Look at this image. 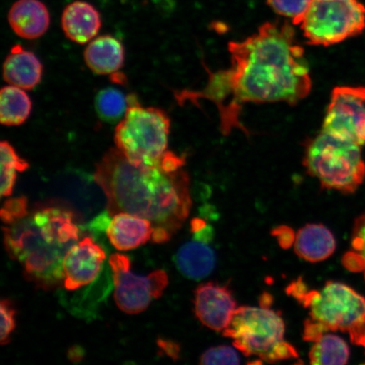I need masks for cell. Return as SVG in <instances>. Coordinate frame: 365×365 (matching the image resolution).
Returning <instances> with one entry per match:
<instances>
[{
    "label": "cell",
    "mask_w": 365,
    "mask_h": 365,
    "mask_svg": "<svg viewBox=\"0 0 365 365\" xmlns=\"http://www.w3.org/2000/svg\"><path fill=\"white\" fill-rule=\"evenodd\" d=\"M185 166V157L170 150L158 165L143 166L131 163L114 148L96 165L94 180L106 195L109 215L133 214L173 236L192 207L190 175Z\"/></svg>",
    "instance_id": "7a4b0ae2"
},
{
    "label": "cell",
    "mask_w": 365,
    "mask_h": 365,
    "mask_svg": "<svg viewBox=\"0 0 365 365\" xmlns=\"http://www.w3.org/2000/svg\"><path fill=\"white\" fill-rule=\"evenodd\" d=\"M175 261L182 276L200 280L213 272L216 266V255L207 244L195 240L181 246Z\"/></svg>",
    "instance_id": "d6986e66"
},
{
    "label": "cell",
    "mask_w": 365,
    "mask_h": 365,
    "mask_svg": "<svg viewBox=\"0 0 365 365\" xmlns=\"http://www.w3.org/2000/svg\"><path fill=\"white\" fill-rule=\"evenodd\" d=\"M61 26L68 40L86 44L93 40L101 29V16L91 4L78 0L68 4L63 10Z\"/></svg>",
    "instance_id": "9a60e30c"
},
{
    "label": "cell",
    "mask_w": 365,
    "mask_h": 365,
    "mask_svg": "<svg viewBox=\"0 0 365 365\" xmlns=\"http://www.w3.org/2000/svg\"><path fill=\"white\" fill-rule=\"evenodd\" d=\"M314 344L309 354L310 364L327 365L348 363L349 348L340 336L327 332Z\"/></svg>",
    "instance_id": "44dd1931"
},
{
    "label": "cell",
    "mask_w": 365,
    "mask_h": 365,
    "mask_svg": "<svg viewBox=\"0 0 365 365\" xmlns=\"http://www.w3.org/2000/svg\"><path fill=\"white\" fill-rule=\"evenodd\" d=\"M127 108V96L118 89L105 88L96 96L95 110L104 122L110 124L120 122L124 118Z\"/></svg>",
    "instance_id": "603a6c76"
},
{
    "label": "cell",
    "mask_w": 365,
    "mask_h": 365,
    "mask_svg": "<svg viewBox=\"0 0 365 365\" xmlns=\"http://www.w3.org/2000/svg\"><path fill=\"white\" fill-rule=\"evenodd\" d=\"M105 259L106 253L90 237L73 245L63 262L65 289L75 291L91 284L101 272Z\"/></svg>",
    "instance_id": "8fae6325"
},
{
    "label": "cell",
    "mask_w": 365,
    "mask_h": 365,
    "mask_svg": "<svg viewBox=\"0 0 365 365\" xmlns=\"http://www.w3.org/2000/svg\"><path fill=\"white\" fill-rule=\"evenodd\" d=\"M360 145L322 130L307 141L304 166L322 188L353 194L365 180Z\"/></svg>",
    "instance_id": "277c9868"
},
{
    "label": "cell",
    "mask_w": 365,
    "mask_h": 365,
    "mask_svg": "<svg viewBox=\"0 0 365 365\" xmlns=\"http://www.w3.org/2000/svg\"><path fill=\"white\" fill-rule=\"evenodd\" d=\"M222 334L234 340L235 348L245 356H257L264 362L299 357L294 346L284 339V319L269 307H239Z\"/></svg>",
    "instance_id": "52a82bcc"
},
{
    "label": "cell",
    "mask_w": 365,
    "mask_h": 365,
    "mask_svg": "<svg viewBox=\"0 0 365 365\" xmlns=\"http://www.w3.org/2000/svg\"><path fill=\"white\" fill-rule=\"evenodd\" d=\"M127 99V111L114 132L115 148L131 163L156 166L168 150L170 118L162 109L143 106L135 94Z\"/></svg>",
    "instance_id": "8992f818"
},
{
    "label": "cell",
    "mask_w": 365,
    "mask_h": 365,
    "mask_svg": "<svg viewBox=\"0 0 365 365\" xmlns=\"http://www.w3.org/2000/svg\"><path fill=\"white\" fill-rule=\"evenodd\" d=\"M1 314V345L4 346L11 341V335L16 328V309L11 300L3 299L0 303Z\"/></svg>",
    "instance_id": "83f0119b"
},
{
    "label": "cell",
    "mask_w": 365,
    "mask_h": 365,
    "mask_svg": "<svg viewBox=\"0 0 365 365\" xmlns=\"http://www.w3.org/2000/svg\"><path fill=\"white\" fill-rule=\"evenodd\" d=\"M328 332L322 324L309 318L304 322V339L307 341L314 342Z\"/></svg>",
    "instance_id": "f1b7e54d"
},
{
    "label": "cell",
    "mask_w": 365,
    "mask_h": 365,
    "mask_svg": "<svg viewBox=\"0 0 365 365\" xmlns=\"http://www.w3.org/2000/svg\"><path fill=\"white\" fill-rule=\"evenodd\" d=\"M153 1L156 2V3H159V2H162V1L170 2V0H153Z\"/></svg>",
    "instance_id": "d6a6232c"
},
{
    "label": "cell",
    "mask_w": 365,
    "mask_h": 365,
    "mask_svg": "<svg viewBox=\"0 0 365 365\" xmlns=\"http://www.w3.org/2000/svg\"><path fill=\"white\" fill-rule=\"evenodd\" d=\"M159 346L171 357L176 358L177 354H179V349H176V345L170 341H161V344H159Z\"/></svg>",
    "instance_id": "1f68e13d"
},
{
    "label": "cell",
    "mask_w": 365,
    "mask_h": 365,
    "mask_svg": "<svg viewBox=\"0 0 365 365\" xmlns=\"http://www.w3.org/2000/svg\"><path fill=\"white\" fill-rule=\"evenodd\" d=\"M33 103L26 90L8 85L0 91V122L6 126H19L29 120Z\"/></svg>",
    "instance_id": "ffe728a7"
},
{
    "label": "cell",
    "mask_w": 365,
    "mask_h": 365,
    "mask_svg": "<svg viewBox=\"0 0 365 365\" xmlns=\"http://www.w3.org/2000/svg\"><path fill=\"white\" fill-rule=\"evenodd\" d=\"M272 235L276 237L278 244L282 249H289L294 244L296 235L289 227H278L273 230Z\"/></svg>",
    "instance_id": "f546056e"
},
{
    "label": "cell",
    "mask_w": 365,
    "mask_h": 365,
    "mask_svg": "<svg viewBox=\"0 0 365 365\" xmlns=\"http://www.w3.org/2000/svg\"><path fill=\"white\" fill-rule=\"evenodd\" d=\"M27 215H29V211H27L26 196L6 200L0 211V217H1L3 222L8 226L21 220Z\"/></svg>",
    "instance_id": "4316f807"
},
{
    "label": "cell",
    "mask_w": 365,
    "mask_h": 365,
    "mask_svg": "<svg viewBox=\"0 0 365 365\" xmlns=\"http://www.w3.org/2000/svg\"><path fill=\"white\" fill-rule=\"evenodd\" d=\"M200 364H239L240 356L228 346H213L202 355Z\"/></svg>",
    "instance_id": "484cf974"
},
{
    "label": "cell",
    "mask_w": 365,
    "mask_h": 365,
    "mask_svg": "<svg viewBox=\"0 0 365 365\" xmlns=\"http://www.w3.org/2000/svg\"><path fill=\"white\" fill-rule=\"evenodd\" d=\"M106 232L114 248L127 251L147 244L152 239L153 225L148 219L120 212L113 216Z\"/></svg>",
    "instance_id": "2e32d148"
},
{
    "label": "cell",
    "mask_w": 365,
    "mask_h": 365,
    "mask_svg": "<svg viewBox=\"0 0 365 365\" xmlns=\"http://www.w3.org/2000/svg\"><path fill=\"white\" fill-rule=\"evenodd\" d=\"M195 240L202 242L205 244H209L213 239L214 232L211 226L207 225L198 232H195Z\"/></svg>",
    "instance_id": "4dcf8cb0"
},
{
    "label": "cell",
    "mask_w": 365,
    "mask_h": 365,
    "mask_svg": "<svg viewBox=\"0 0 365 365\" xmlns=\"http://www.w3.org/2000/svg\"><path fill=\"white\" fill-rule=\"evenodd\" d=\"M322 130L360 147L365 145V88L333 89Z\"/></svg>",
    "instance_id": "30bf717a"
},
{
    "label": "cell",
    "mask_w": 365,
    "mask_h": 365,
    "mask_svg": "<svg viewBox=\"0 0 365 365\" xmlns=\"http://www.w3.org/2000/svg\"><path fill=\"white\" fill-rule=\"evenodd\" d=\"M8 22L20 38L38 39L49 29L50 14L40 0H17L9 11Z\"/></svg>",
    "instance_id": "4fadbf2b"
},
{
    "label": "cell",
    "mask_w": 365,
    "mask_h": 365,
    "mask_svg": "<svg viewBox=\"0 0 365 365\" xmlns=\"http://www.w3.org/2000/svg\"><path fill=\"white\" fill-rule=\"evenodd\" d=\"M363 346V348H364V349H365V341H364V344H363V346Z\"/></svg>",
    "instance_id": "836d02e7"
},
{
    "label": "cell",
    "mask_w": 365,
    "mask_h": 365,
    "mask_svg": "<svg viewBox=\"0 0 365 365\" xmlns=\"http://www.w3.org/2000/svg\"><path fill=\"white\" fill-rule=\"evenodd\" d=\"M237 303L227 286L207 282L195 292V312L204 326L223 331L230 325L236 312Z\"/></svg>",
    "instance_id": "7c38bea8"
},
{
    "label": "cell",
    "mask_w": 365,
    "mask_h": 365,
    "mask_svg": "<svg viewBox=\"0 0 365 365\" xmlns=\"http://www.w3.org/2000/svg\"><path fill=\"white\" fill-rule=\"evenodd\" d=\"M43 66L33 52L21 44L13 46L3 65V78L9 85L34 90L42 81Z\"/></svg>",
    "instance_id": "5bb4252c"
},
{
    "label": "cell",
    "mask_w": 365,
    "mask_h": 365,
    "mask_svg": "<svg viewBox=\"0 0 365 365\" xmlns=\"http://www.w3.org/2000/svg\"><path fill=\"white\" fill-rule=\"evenodd\" d=\"M293 297L309 310V318L327 331L346 332L354 345L365 341V298L340 282L328 281L321 290H309L303 280L290 289Z\"/></svg>",
    "instance_id": "3957f363"
},
{
    "label": "cell",
    "mask_w": 365,
    "mask_h": 365,
    "mask_svg": "<svg viewBox=\"0 0 365 365\" xmlns=\"http://www.w3.org/2000/svg\"><path fill=\"white\" fill-rule=\"evenodd\" d=\"M114 284V300L123 312L137 314L145 312L153 299L161 298L168 284L167 273L155 271L148 276L131 272L127 255L113 254L109 258Z\"/></svg>",
    "instance_id": "9c48e42d"
},
{
    "label": "cell",
    "mask_w": 365,
    "mask_h": 365,
    "mask_svg": "<svg viewBox=\"0 0 365 365\" xmlns=\"http://www.w3.org/2000/svg\"><path fill=\"white\" fill-rule=\"evenodd\" d=\"M230 66L208 71L202 90L175 91L177 102L195 103L209 100L216 105L222 134L246 132L240 120L246 103H286L294 105L307 98L312 79L304 49L287 21L266 22L257 33L227 46Z\"/></svg>",
    "instance_id": "6da1fadb"
},
{
    "label": "cell",
    "mask_w": 365,
    "mask_h": 365,
    "mask_svg": "<svg viewBox=\"0 0 365 365\" xmlns=\"http://www.w3.org/2000/svg\"><path fill=\"white\" fill-rule=\"evenodd\" d=\"M310 0H267V4L278 15L299 26L309 7Z\"/></svg>",
    "instance_id": "d4e9b609"
},
{
    "label": "cell",
    "mask_w": 365,
    "mask_h": 365,
    "mask_svg": "<svg viewBox=\"0 0 365 365\" xmlns=\"http://www.w3.org/2000/svg\"><path fill=\"white\" fill-rule=\"evenodd\" d=\"M1 153V196L8 197L13 193L17 173L25 172L29 168V163L17 153L16 150L7 140L0 144Z\"/></svg>",
    "instance_id": "7402d4cb"
},
{
    "label": "cell",
    "mask_w": 365,
    "mask_h": 365,
    "mask_svg": "<svg viewBox=\"0 0 365 365\" xmlns=\"http://www.w3.org/2000/svg\"><path fill=\"white\" fill-rule=\"evenodd\" d=\"M124 46L114 36H100L91 40L84 51V61L96 75H114L125 65Z\"/></svg>",
    "instance_id": "e0dca14e"
},
{
    "label": "cell",
    "mask_w": 365,
    "mask_h": 365,
    "mask_svg": "<svg viewBox=\"0 0 365 365\" xmlns=\"http://www.w3.org/2000/svg\"><path fill=\"white\" fill-rule=\"evenodd\" d=\"M346 269L362 272L365 279V212L356 219L351 240V250L342 258Z\"/></svg>",
    "instance_id": "cb8c5ba5"
},
{
    "label": "cell",
    "mask_w": 365,
    "mask_h": 365,
    "mask_svg": "<svg viewBox=\"0 0 365 365\" xmlns=\"http://www.w3.org/2000/svg\"><path fill=\"white\" fill-rule=\"evenodd\" d=\"M299 26L307 44L329 47L363 33L365 6L360 0H310Z\"/></svg>",
    "instance_id": "ba28073f"
},
{
    "label": "cell",
    "mask_w": 365,
    "mask_h": 365,
    "mask_svg": "<svg viewBox=\"0 0 365 365\" xmlns=\"http://www.w3.org/2000/svg\"><path fill=\"white\" fill-rule=\"evenodd\" d=\"M332 232L323 225L309 223L296 234L294 251L299 257L310 263L326 261L336 250Z\"/></svg>",
    "instance_id": "ac0fdd59"
},
{
    "label": "cell",
    "mask_w": 365,
    "mask_h": 365,
    "mask_svg": "<svg viewBox=\"0 0 365 365\" xmlns=\"http://www.w3.org/2000/svg\"><path fill=\"white\" fill-rule=\"evenodd\" d=\"M4 243L10 257L19 262L24 275L44 290L65 281L63 262L72 246L51 243L45 238L33 215L3 227Z\"/></svg>",
    "instance_id": "5b68a950"
}]
</instances>
